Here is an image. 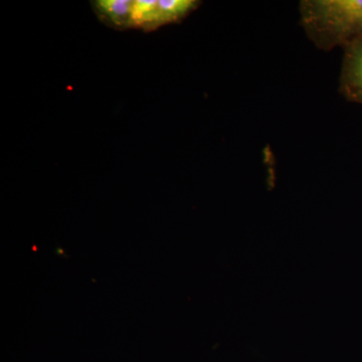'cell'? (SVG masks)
Segmentation results:
<instances>
[{"label": "cell", "mask_w": 362, "mask_h": 362, "mask_svg": "<svg viewBox=\"0 0 362 362\" xmlns=\"http://www.w3.org/2000/svg\"><path fill=\"white\" fill-rule=\"evenodd\" d=\"M300 23L322 51L346 47L362 35V0H303Z\"/></svg>", "instance_id": "6da1fadb"}, {"label": "cell", "mask_w": 362, "mask_h": 362, "mask_svg": "<svg viewBox=\"0 0 362 362\" xmlns=\"http://www.w3.org/2000/svg\"><path fill=\"white\" fill-rule=\"evenodd\" d=\"M339 90L345 99L362 105V35L343 47Z\"/></svg>", "instance_id": "7a4b0ae2"}, {"label": "cell", "mask_w": 362, "mask_h": 362, "mask_svg": "<svg viewBox=\"0 0 362 362\" xmlns=\"http://www.w3.org/2000/svg\"><path fill=\"white\" fill-rule=\"evenodd\" d=\"M132 0H95L93 8L98 18L114 30L131 28Z\"/></svg>", "instance_id": "3957f363"}, {"label": "cell", "mask_w": 362, "mask_h": 362, "mask_svg": "<svg viewBox=\"0 0 362 362\" xmlns=\"http://www.w3.org/2000/svg\"><path fill=\"white\" fill-rule=\"evenodd\" d=\"M201 4L197 0H158L159 28L170 23H181L195 9L199 8Z\"/></svg>", "instance_id": "277c9868"}, {"label": "cell", "mask_w": 362, "mask_h": 362, "mask_svg": "<svg viewBox=\"0 0 362 362\" xmlns=\"http://www.w3.org/2000/svg\"><path fill=\"white\" fill-rule=\"evenodd\" d=\"M131 28L145 32L158 30V0H133Z\"/></svg>", "instance_id": "5b68a950"}]
</instances>
